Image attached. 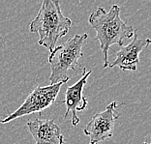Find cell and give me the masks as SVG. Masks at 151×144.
<instances>
[{
  "label": "cell",
  "mask_w": 151,
  "mask_h": 144,
  "mask_svg": "<svg viewBox=\"0 0 151 144\" xmlns=\"http://www.w3.org/2000/svg\"><path fill=\"white\" fill-rule=\"evenodd\" d=\"M26 127L35 140V144H64L61 129L54 120L38 118L28 120Z\"/></svg>",
  "instance_id": "ba28073f"
},
{
  "label": "cell",
  "mask_w": 151,
  "mask_h": 144,
  "mask_svg": "<svg viewBox=\"0 0 151 144\" xmlns=\"http://www.w3.org/2000/svg\"><path fill=\"white\" fill-rule=\"evenodd\" d=\"M88 22L96 31L95 40L100 42L103 53V68L109 66L108 54L112 44L123 47L125 39L134 36L136 30L131 25H127L120 18V7L113 5L109 11L99 7L89 16Z\"/></svg>",
  "instance_id": "6da1fadb"
},
{
  "label": "cell",
  "mask_w": 151,
  "mask_h": 144,
  "mask_svg": "<svg viewBox=\"0 0 151 144\" xmlns=\"http://www.w3.org/2000/svg\"><path fill=\"white\" fill-rule=\"evenodd\" d=\"M133 37L134 39L131 43L121 47L118 51H116L115 60L109 63L108 67H119L122 71H137L139 62V54L151 44V40L148 38L140 39L137 32H135Z\"/></svg>",
  "instance_id": "52a82bcc"
},
{
  "label": "cell",
  "mask_w": 151,
  "mask_h": 144,
  "mask_svg": "<svg viewBox=\"0 0 151 144\" xmlns=\"http://www.w3.org/2000/svg\"><path fill=\"white\" fill-rule=\"evenodd\" d=\"M71 25L72 20L63 15L58 0H44L36 18L30 22L29 30L39 36L38 44L51 52Z\"/></svg>",
  "instance_id": "7a4b0ae2"
},
{
  "label": "cell",
  "mask_w": 151,
  "mask_h": 144,
  "mask_svg": "<svg viewBox=\"0 0 151 144\" xmlns=\"http://www.w3.org/2000/svg\"><path fill=\"white\" fill-rule=\"evenodd\" d=\"M91 70L87 71L86 69H82L81 77L74 85L67 87L65 92V100L59 102V104H65L66 105V112L63 117L67 118L68 114L72 113L71 123L74 127L78 126L80 123V117L78 116V111L84 110L87 107V99L83 96V88L86 85L87 78L91 75Z\"/></svg>",
  "instance_id": "8992f818"
},
{
  "label": "cell",
  "mask_w": 151,
  "mask_h": 144,
  "mask_svg": "<svg viewBox=\"0 0 151 144\" xmlns=\"http://www.w3.org/2000/svg\"><path fill=\"white\" fill-rule=\"evenodd\" d=\"M65 83L66 82L62 81L58 82L56 84L47 85V86L36 87L18 109H16L6 118L0 120V124H7L17 118L32 114L35 112L41 113L56 102V98L61 86Z\"/></svg>",
  "instance_id": "277c9868"
},
{
  "label": "cell",
  "mask_w": 151,
  "mask_h": 144,
  "mask_svg": "<svg viewBox=\"0 0 151 144\" xmlns=\"http://www.w3.org/2000/svg\"><path fill=\"white\" fill-rule=\"evenodd\" d=\"M142 144H151V141H150V142H149V143H147V142H143V143H142Z\"/></svg>",
  "instance_id": "9c48e42d"
},
{
  "label": "cell",
  "mask_w": 151,
  "mask_h": 144,
  "mask_svg": "<svg viewBox=\"0 0 151 144\" xmlns=\"http://www.w3.org/2000/svg\"><path fill=\"white\" fill-rule=\"evenodd\" d=\"M88 38L86 33L82 35H76L67 40L62 44L56 47L49 56L50 66V75L49 80L50 84H56L58 82H68V71L76 70L78 65V59L83 55L82 47Z\"/></svg>",
  "instance_id": "3957f363"
},
{
  "label": "cell",
  "mask_w": 151,
  "mask_h": 144,
  "mask_svg": "<svg viewBox=\"0 0 151 144\" xmlns=\"http://www.w3.org/2000/svg\"><path fill=\"white\" fill-rule=\"evenodd\" d=\"M117 102H111L104 111L96 113L83 129L85 135L89 136V144H99L105 139L111 138L114 132L115 121L119 118L116 111Z\"/></svg>",
  "instance_id": "5b68a950"
}]
</instances>
